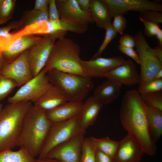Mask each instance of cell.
Wrapping results in <instances>:
<instances>
[{"instance_id":"obj_1","label":"cell","mask_w":162,"mask_h":162,"mask_svg":"<svg viewBox=\"0 0 162 162\" xmlns=\"http://www.w3.org/2000/svg\"><path fill=\"white\" fill-rule=\"evenodd\" d=\"M119 117L124 128L137 140L144 153L150 156L154 155L157 147L150 136L146 105L137 90H129L124 95Z\"/></svg>"},{"instance_id":"obj_2","label":"cell","mask_w":162,"mask_h":162,"mask_svg":"<svg viewBox=\"0 0 162 162\" xmlns=\"http://www.w3.org/2000/svg\"><path fill=\"white\" fill-rule=\"evenodd\" d=\"M52 123L45 112L32 105L25 116L16 146L34 158L38 156Z\"/></svg>"},{"instance_id":"obj_3","label":"cell","mask_w":162,"mask_h":162,"mask_svg":"<svg viewBox=\"0 0 162 162\" xmlns=\"http://www.w3.org/2000/svg\"><path fill=\"white\" fill-rule=\"evenodd\" d=\"M79 45L64 37L53 44L44 68L47 72L55 69L60 71L87 76L80 63Z\"/></svg>"},{"instance_id":"obj_4","label":"cell","mask_w":162,"mask_h":162,"mask_svg":"<svg viewBox=\"0 0 162 162\" xmlns=\"http://www.w3.org/2000/svg\"><path fill=\"white\" fill-rule=\"evenodd\" d=\"M32 102L7 104L0 113V152L16 146L25 116Z\"/></svg>"},{"instance_id":"obj_5","label":"cell","mask_w":162,"mask_h":162,"mask_svg":"<svg viewBox=\"0 0 162 162\" xmlns=\"http://www.w3.org/2000/svg\"><path fill=\"white\" fill-rule=\"evenodd\" d=\"M46 75L50 83L63 92L68 101L83 102L94 88L91 78L88 76L63 72L55 69L48 70Z\"/></svg>"},{"instance_id":"obj_6","label":"cell","mask_w":162,"mask_h":162,"mask_svg":"<svg viewBox=\"0 0 162 162\" xmlns=\"http://www.w3.org/2000/svg\"><path fill=\"white\" fill-rule=\"evenodd\" d=\"M82 131H84L80 128V114L65 121L52 122L38 158H46L49 153L55 147Z\"/></svg>"},{"instance_id":"obj_7","label":"cell","mask_w":162,"mask_h":162,"mask_svg":"<svg viewBox=\"0 0 162 162\" xmlns=\"http://www.w3.org/2000/svg\"><path fill=\"white\" fill-rule=\"evenodd\" d=\"M135 47L140 65L139 86L154 79L157 73L162 69V62L155 56L153 48L148 45L141 31L134 36Z\"/></svg>"},{"instance_id":"obj_8","label":"cell","mask_w":162,"mask_h":162,"mask_svg":"<svg viewBox=\"0 0 162 162\" xmlns=\"http://www.w3.org/2000/svg\"><path fill=\"white\" fill-rule=\"evenodd\" d=\"M67 32L60 31L44 35L42 40L29 49L27 60L33 77L44 68L52 47L56 40L64 37Z\"/></svg>"},{"instance_id":"obj_9","label":"cell","mask_w":162,"mask_h":162,"mask_svg":"<svg viewBox=\"0 0 162 162\" xmlns=\"http://www.w3.org/2000/svg\"><path fill=\"white\" fill-rule=\"evenodd\" d=\"M46 73L44 68L37 75L20 87L13 96L8 98L9 103L34 102L52 85Z\"/></svg>"},{"instance_id":"obj_10","label":"cell","mask_w":162,"mask_h":162,"mask_svg":"<svg viewBox=\"0 0 162 162\" xmlns=\"http://www.w3.org/2000/svg\"><path fill=\"white\" fill-rule=\"evenodd\" d=\"M86 132L82 131L55 147L46 158L55 159L61 162H80Z\"/></svg>"},{"instance_id":"obj_11","label":"cell","mask_w":162,"mask_h":162,"mask_svg":"<svg viewBox=\"0 0 162 162\" xmlns=\"http://www.w3.org/2000/svg\"><path fill=\"white\" fill-rule=\"evenodd\" d=\"M61 20L77 25H87L94 22L89 13L82 10L76 0H56Z\"/></svg>"},{"instance_id":"obj_12","label":"cell","mask_w":162,"mask_h":162,"mask_svg":"<svg viewBox=\"0 0 162 162\" xmlns=\"http://www.w3.org/2000/svg\"><path fill=\"white\" fill-rule=\"evenodd\" d=\"M29 49L24 51L13 62L5 65L0 72V74L15 81L17 87H21L33 78L27 60Z\"/></svg>"},{"instance_id":"obj_13","label":"cell","mask_w":162,"mask_h":162,"mask_svg":"<svg viewBox=\"0 0 162 162\" xmlns=\"http://www.w3.org/2000/svg\"><path fill=\"white\" fill-rule=\"evenodd\" d=\"M107 5L112 17L123 14L129 11L139 12L147 10L162 11V4L147 0H104Z\"/></svg>"},{"instance_id":"obj_14","label":"cell","mask_w":162,"mask_h":162,"mask_svg":"<svg viewBox=\"0 0 162 162\" xmlns=\"http://www.w3.org/2000/svg\"><path fill=\"white\" fill-rule=\"evenodd\" d=\"M125 60L121 56L105 58L101 57L84 60L81 59L80 63L87 76L104 77L112 69L123 63Z\"/></svg>"},{"instance_id":"obj_15","label":"cell","mask_w":162,"mask_h":162,"mask_svg":"<svg viewBox=\"0 0 162 162\" xmlns=\"http://www.w3.org/2000/svg\"><path fill=\"white\" fill-rule=\"evenodd\" d=\"M105 77L122 86H128L139 83L140 78L136 65L131 59L125 61L112 69Z\"/></svg>"},{"instance_id":"obj_16","label":"cell","mask_w":162,"mask_h":162,"mask_svg":"<svg viewBox=\"0 0 162 162\" xmlns=\"http://www.w3.org/2000/svg\"><path fill=\"white\" fill-rule=\"evenodd\" d=\"M145 154L137 140L131 134H128L119 141L115 158L116 162H140Z\"/></svg>"},{"instance_id":"obj_17","label":"cell","mask_w":162,"mask_h":162,"mask_svg":"<svg viewBox=\"0 0 162 162\" xmlns=\"http://www.w3.org/2000/svg\"><path fill=\"white\" fill-rule=\"evenodd\" d=\"M42 38L33 34L28 33L15 39L1 52L6 65L13 62L24 51L40 42Z\"/></svg>"},{"instance_id":"obj_18","label":"cell","mask_w":162,"mask_h":162,"mask_svg":"<svg viewBox=\"0 0 162 162\" xmlns=\"http://www.w3.org/2000/svg\"><path fill=\"white\" fill-rule=\"evenodd\" d=\"M67 101L63 92L57 86L52 85L33 102V105L38 110L46 112Z\"/></svg>"},{"instance_id":"obj_19","label":"cell","mask_w":162,"mask_h":162,"mask_svg":"<svg viewBox=\"0 0 162 162\" xmlns=\"http://www.w3.org/2000/svg\"><path fill=\"white\" fill-rule=\"evenodd\" d=\"M103 105L100 99L94 96L89 97L83 102L80 113V126L82 130L86 132L94 124Z\"/></svg>"},{"instance_id":"obj_20","label":"cell","mask_w":162,"mask_h":162,"mask_svg":"<svg viewBox=\"0 0 162 162\" xmlns=\"http://www.w3.org/2000/svg\"><path fill=\"white\" fill-rule=\"evenodd\" d=\"M83 102L68 101L46 112L47 118L52 122L65 121L80 113Z\"/></svg>"},{"instance_id":"obj_21","label":"cell","mask_w":162,"mask_h":162,"mask_svg":"<svg viewBox=\"0 0 162 162\" xmlns=\"http://www.w3.org/2000/svg\"><path fill=\"white\" fill-rule=\"evenodd\" d=\"M121 87V85L107 79L96 87L93 96L100 99L104 105L109 104L119 97Z\"/></svg>"},{"instance_id":"obj_22","label":"cell","mask_w":162,"mask_h":162,"mask_svg":"<svg viewBox=\"0 0 162 162\" xmlns=\"http://www.w3.org/2000/svg\"><path fill=\"white\" fill-rule=\"evenodd\" d=\"M89 13L94 22L99 27L105 29L111 23L112 17L104 0H91Z\"/></svg>"},{"instance_id":"obj_23","label":"cell","mask_w":162,"mask_h":162,"mask_svg":"<svg viewBox=\"0 0 162 162\" xmlns=\"http://www.w3.org/2000/svg\"><path fill=\"white\" fill-rule=\"evenodd\" d=\"M146 106L150 136L153 140L156 142L162 134V111L146 105Z\"/></svg>"},{"instance_id":"obj_24","label":"cell","mask_w":162,"mask_h":162,"mask_svg":"<svg viewBox=\"0 0 162 162\" xmlns=\"http://www.w3.org/2000/svg\"><path fill=\"white\" fill-rule=\"evenodd\" d=\"M49 20L48 10L33 9L25 11L19 21L20 28L31 26H39Z\"/></svg>"},{"instance_id":"obj_25","label":"cell","mask_w":162,"mask_h":162,"mask_svg":"<svg viewBox=\"0 0 162 162\" xmlns=\"http://www.w3.org/2000/svg\"><path fill=\"white\" fill-rule=\"evenodd\" d=\"M0 162H36V159L25 149L14 151L7 149L0 152Z\"/></svg>"},{"instance_id":"obj_26","label":"cell","mask_w":162,"mask_h":162,"mask_svg":"<svg viewBox=\"0 0 162 162\" xmlns=\"http://www.w3.org/2000/svg\"><path fill=\"white\" fill-rule=\"evenodd\" d=\"M97 149L115 158L119 145V141L110 139L108 137L101 138L94 137Z\"/></svg>"},{"instance_id":"obj_27","label":"cell","mask_w":162,"mask_h":162,"mask_svg":"<svg viewBox=\"0 0 162 162\" xmlns=\"http://www.w3.org/2000/svg\"><path fill=\"white\" fill-rule=\"evenodd\" d=\"M97 149L94 137H85L80 162H95V155Z\"/></svg>"},{"instance_id":"obj_28","label":"cell","mask_w":162,"mask_h":162,"mask_svg":"<svg viewBox=\"0 0 162 162\" xmlns=\"http://www.w3.org/2000/svg\"><path fill=\"white\" fill-rule=\"evenodd\" d=\"M16 0H0V24L7 22L13 17Z\"/></svg>"},{"instance_id":"obj_29","label":"cell","mask_w":162,"mask_h":162,"mask_svg":"<svg viewBox=\"0 0 162 162\" xmlns=\"http://www.w3.org/2000/svg\"><path fill=\"white\" fill-rule=\"evenodd\" d=\"M140 95L146 105L162 111V91L142 93Z\"/></svg>"},{"instance_id":"obj_30","label":"cell","mask_w":162,"mask_h":162,"mask_svg":"<svg viewBox=\"0 0 162 162\" xmlns=\"http://www.w3.org/2000/svg\"><path fill=\"white\" fill-rule=\"evenodd\" d=\"M17 86V84L15 81L0 74V101L8 96Z\"/></svg>"},{"instance_id":"obj_31","label":"cell","mask_w":162,"mask_h":162,"mask_svg":"<svg viewBox=\"0 0 162 162\" xmlns=\"http://www.w3.org/2000/svg\"><path fill=\"white\" fill-rule=\"evenodd\" d=\"M105 35L104 40L98 50L91 59H94L101 57V55L109 43L116 36L117 33L113 29L111 23L108 25L105 28Z\"/></svg>"},{"instance_id":"obj_32","label":"cell","mask_w":162,"mask_h":162,"mask_svg":"<svg viewBox=\"0 0 162 162\" xmlns=\"http://www.w3.org/2000/svg\"><path fill=\"white\" fill-rule=\"evenodd\" d=\"M162 90V79H153L139 86L137 91L142 93L160 92Z\"/></svg>"},{"instance_id":"obj_33","label":"cell","mask_w":162,"mask_h":162,"mask_svg":"<svg viewBox=\"0 0 162 162\" xmlns=\"http://www.w3.org/2000/svg\"><path fill=\"white\" fill-rule=\"evenodd\" d=\"M139 18L146 21L157 23L162 22L161 12L155 10H147L140 12Z\"/></svg>"},{"instance_id":"obj_34","label":"cell","mask_w":162,"mask_h":162,"mask_svg":"<svg viewBox=\"0 0 162 162\" xmlns=\"http://www.w3.org/2000/svg\"><path fill=\"white\" fill-rule=\"evenodd\" d=\"M112 26L114 30L117 33L122 35L127 25V21L123 14H119L113 17Z\"/></svg>"},{"instance_id":"obj_35","label":"cell","mask_w":162,"mask_h":162,"mask_svg":"<svg viewBox=\"0 0 162 162\" xmlns=\"http://www.w3.org/2000/svg\"><path fill=\"white\" fill-rule=\"evenodd\" d=\"M144 26L145 34L148 37L155 36L160 28L158 24L146 21L139 18Z\"/></svg>"},{"instance_id":"obj_36","label":"cell","mask_w":162,"mask_h":162,"mask_svg":"<svg viewBox=\"0 0 162 162\" xmlns=\"http://www.w3.org/2000/svg\"><path fill=\"white\" fill-rule=\"evenodd\" d=\"M19 21L10 22L7 26L0 27V39L8 38L11 35L10 31L13 29L20 28Z\"/></svg>"},{"instance_id":"obj_37","label":"cell","mask_w":162,"mask_h":162,"mask_svg":"<svg viewBox=\"0 0 162 162\" xmlns=\"http://www.w3.org/2000/svg\"><path fill=\"white\" fill-rule=\"evenodd\" d=\"M48 10L49 20L54 22H59L60 20L56 4V0H50Z\"/></svg>"},{"instance_id":"obj_38","label":"cell","mask_w":162,"mask_h":162,"mask_svg":"<svg viewBox=\"0 0 162 162\" xmlns=\"http://www.w3.org/2000/svg\"><path fill=\"white\" fill-rule=\"evenodd\" d=\"M118 50L133 59L137 64H140V62L138 54L134 48L119 45L118 46Z\"/></svg>"},{"instance_id":"obj_39","label":"cell","mask_w":162,"mask_h":162,"mask_svg":"<svg viewBox=\"0 0 162 162\" xmlns=\"http://www.w3.org/2000/svg\"><path fill=\"white\" fill-rule=\"evenodd\" d=\"M119 45L134 48L136 46V42L134 37L129 34H125L120 38Z\"/></svg>"},{"instance_id":"obj_40","label":"cell","mask_w":162,"mask_h":162,"mask_svg":"<svg viewBox=\"0 0 162 162\" xmlns=\"http://www.w3.org/2000/svg\"><path fill=\"white\" fill-rule=\"evenodd\" d=\"M95 162H116L115 158H112L97 149L95 155Z\"/></svg>"},{"instance_id":"obj_41","label":"cell","mask_w":162,"mask_h":162,"mask_svg":"<svg viewBox=\"0 0 162 162\" xmlns=\"http://www.w3.org/2000/svg\"><path fill=\"white\" fill-rule=\"evenodd\" d=\"M50 0H35L33 9L45 11L48 10Z\"/></svg>"},{"instance_id":"obj_42","label":"cell","mask_w":162,"mask_h":162,"mask_svg":"<svg viewBox=\"0 0 162 162\" xmlns=\"http://www.w3.org/2000/svg\"><path fill=\"white\" fill-rule=\"evenodd\" d=\"M81 8L83 10L89 13L91 0H76Z\"/></svg>"},{"instance_id":"obj_43","label":"cell","mask_w":162,"mask_h":162,"mask_svg":"<svg viewBox=\"0 0 162 162\" xmlns=\"http://www.w3.org/2000/svg\"><path fill=\"white\" fill-rule=\"evenodd\" d=\"M153 50L157 58L162 62V47L157 45Z\"/></svg>"},{"instance_id":"obj_44","label":"cell","mask_w":162,"mask_h":162,"mask_svg":"<svg viewBox=\"0 0 162 162\" xmlns=\"http://www.w3.org/2000/svg\"><path fill=\"white\" fill-rule=\"evenodd\" d=\"M155 36L157 40V45L162 47V30L160 28L156 33Z\"/></svg>"},{"instance_id":"obj_45","label":"cell","mask_w":162,"mask_h":162,"mask_svg":"<svg viewBox=\"0 0 162 162\" xmlns=\"http://www.w3.org/2000/svg\"><path fill=\"white\" fill-rule=\"evenodd\" d=\"M36 162H61L59 161L54 159L46 158L42 159H36Z\"/></svg>"},{"instance_id":"obj_46","label":"cell","mask_w":162,"mask_h":162,"mask_svg":"<svg viewBox=\"0 0 162 162\" xmlns=\"http://www.w3.org/2000/svg\"><path fill=\"white\" fill-rule=\"evenodd\" d=\"M5 65L2 53L0 52V72Z\"/></svg>"},{"instance_id":"obj_47","label":"cell","mask_w":162,"mask_h":162,"mask_svg":"<svg viewBox=\"0 0 162 162\" xmlns=\"http://www.w3.org/2000/svg\"><path fill=\"white\" fill-rule=\"evenodd\" d=\"M154 79L157 80L162 79V69L157 73Z\"/></svg>"},{"instance_id":"obj_48","label":"cell","mask_w":162,"mask_h":162,"mask_svg":"<svg viewBox=\"0 0 162 162\" xmlns=\"http://www.w3.org/2000/svg\"><path fill=\"white\" fill-rule=\"evenodd\" d=\"M3 108V104L0 102V113Z\"/></svg>"}]
</instances>
